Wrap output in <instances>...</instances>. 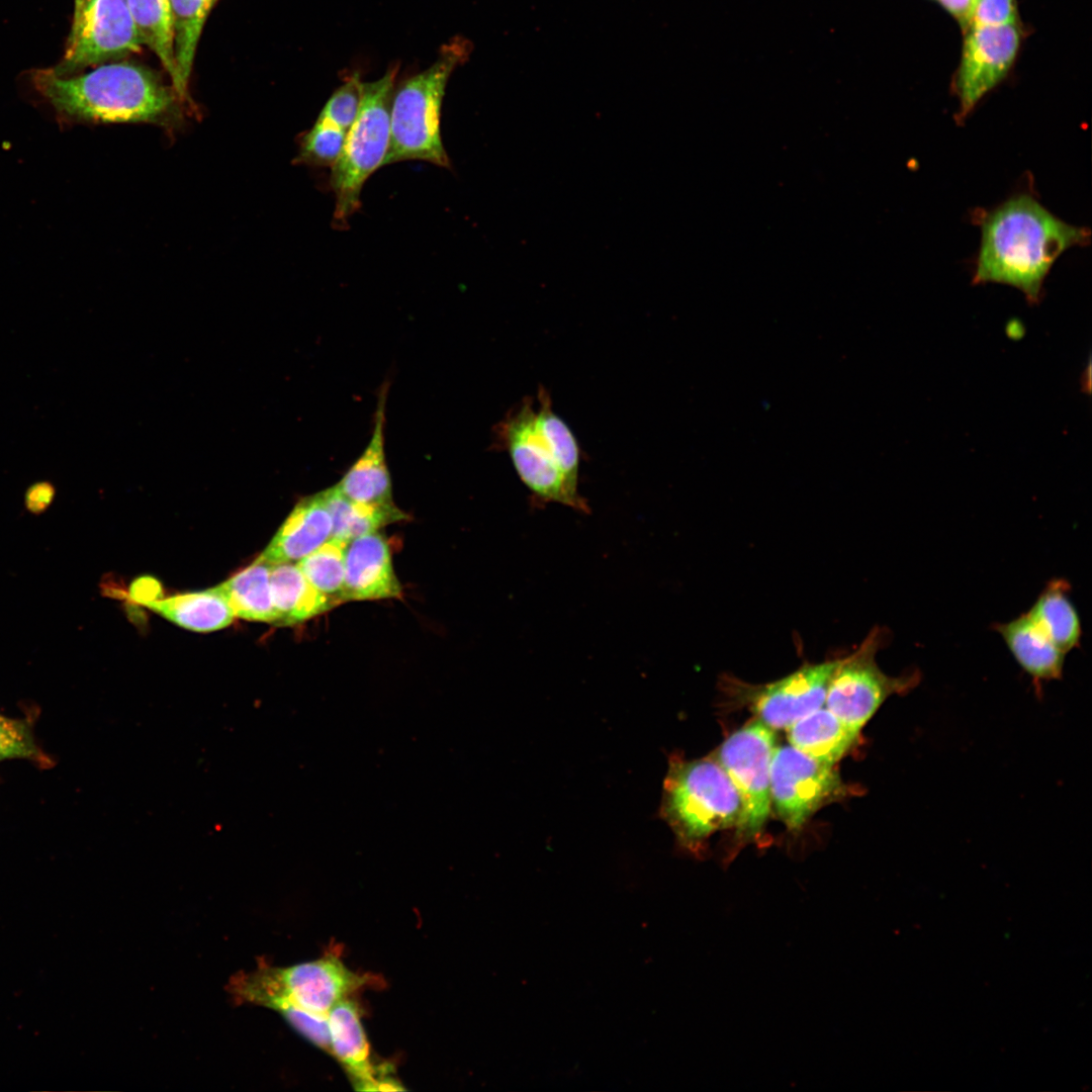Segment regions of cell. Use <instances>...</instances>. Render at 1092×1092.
<instances>
[{
  "instance_id": "cell-27",
  "label": "cell",
  "mask_w": 1092,
  "mask_h": 1092,
  "mask_svg": "<svg viewBox=\"0 0 1092 1092\" xmlns=\"http://www.w3.org/2000/svg\"><path fill=\"white\" fill-rule=\"evenodd\" d=\"M536 425L567 481L578 488L580 449L568 425L554 412L549 391H537Z\"/></svg>"
},
{
  "instance_id": "cell-12",
  "label": "cell",
  "mask_w": 1092,
  "mask_h": 1092,
  "mask_svg": "<svg viewBox=\"0 0 1092 1092\" xmlns=\"http://www.w3.org/2000/svg\"><path fill=\"white\" fill-rule=\"evenodd\" d=\"M770 801L779 817L796 830L827 801L842 793L839 776L792 745L775 747L769 768Z\"/></svg>"
},
{
  "instance_id": "cell-9",
  "label": "cell",
  "mask_w": 1092,
  "mask_h": 1092,
  "mask_svg": "<svg viewBox=\"0 0 1092 1092\" xmlns=\"http://www.w3.org/2000/svg\"><path fill=\"white\" fill-rule=\"evenodd\" d=\"M143 47L125 0H85L72 20L65 54L52 69L62 76L74 75L90 66L120 61Z\"/></svg>"
},
{
  "instance_id": "cell-21",
  "label": "cell",
  "mask_w": 1092,
  "mask_h": 1092,
  "mask_svg": "<svg viewBox=\"0 0 1092 1092\" xmlns=\"http://www.w3.org/2000/svg\"><path fill=\"white\" fill-rule=\"evenodd\" d=\"M1067 579L1050 580L1027 611L1042 632L1065 653L1078 648L1082 639L1079 613L1070 598Z\"/></svg>"
},
{
  "instance_id": "cell-25",
  "label": "cell",
  "mask_w": 1092,
  "mask_h": 1092,
  "mask_svg": "<svg viewBox=\"0 0 1092 1092\" xmlns=\"http://www.w3.org/2000/svg\"><path fill=\"white\" fill-rule=\"evenodd\" d=\"M321 493L331 515L332 538L346 543L407 518L394 504L368 505L352 502L336 485Z\"/></svg>"
},
{
  "instance_id": "cell-11",
  "label": "cell",
  "mask_w": 1092,
  "mask_h": 1092,
  "mask_svg": "<svg viewBox=\"0 0 1092 1092\" xmlns=\"http://www.w3.org/2000/svg\"><path fill=\"white\" fill-rule=\"evenodd\" d=\"M1021 39L1019 22L965 30L962 57L951 87L959 100L958 123H964L978 103L1006 78Z\"/></svg>"
},
{
  "instance_id": "cell-8",
  "label": "cell",
  "mask_w": 1092,
  "mask_h": 1092,
  "mask_svg": "<svg viewBox=\"0 0 1092 1092\" xmlns=\"http://www.w3.org/2000/svg\"><path fill=\"white\" fill-rule=\"evenodd\" d=\"M536 407L524 397L495 427L497 445L506 450L514 468L535 503H557L581 513H589L578 488L569 484L540 433Z\"/></svg>"
},
{
  "instance_id": "cell-3",
  "label": "cell",
  "mask_w": 1092,
  "mask_h": 1092,
  "mask_svg": "<svg viewBox=\"0 0 1092 1092\" xmlns=\"http://www.w3.org/2000/svg\"><path fill=\"white\" fill-rule=\"evenodd\" d=\"M660 817L681 849L698 854L716 831L738 825L739 795L730 778L712 757L687 760L672 754L663 781Z\"/></svg>"
},
{
  "instance_id": "cell-24",
  "label": "cell",
  "mask_w": 1092,
  "mask_h": 1092,
  "mask_svg": "<svg viewBox=\"0 0 1092 1092\" xmlns=\"http://www.w3.org/2000/svg\"><path fill=\"white\" fill-rule=\"evenodd\" d=\"M270 570V564L255 560L246 569L210 589L229 605L235 617L274 624Z\"/></svg>"
},
{
  "instance_id": "cell-31",
  "label": "cell",
  "mask_w": 1092,
  "mask_h": 1092,
  "mask_svg": "<svg viewBox=\"0 0 1092 1092\" xmlns=\"http://www.w3.org/2000/svg\"><path fill=\"white\" fill-rule=\"evenodd\" d=\"M39 755L29 726L22 720L0 714V761L13 758L39 759Z\"/></svg>"
},
{
  "instance_id": "cell-30",
  "label": "cell",
  "mask_w": 1092,
  "mask_h": 1092,
  "mask_svg": "<svg viewBox=\"0 0 1092 1092\" xmlns=\"http://www.w3.org/2000/svg\"><path fill=\"white\" fill-rule=\"evenodd\" d=\"M363 92L364 82L358 74H354L332 94L317 118L347 131L358 115Z\"/></svg>"
},
{
  "instance_id": "cell-13",
  "label": "cell",
  "mask_w": 1092,
  "mask_h": 1092,
  "mask_svg": "<svg viewBox=\"0 0 1092 1092\" xmlns=\"http://www.w3.org/2000/svg\"><path fill=\"white\" fill-rule=\"evenodd\" d=\"M838 661L806 663L791 674L761 686L730 680L748 698L758 720L771 729H788L824 706L828 685Z\"/></svg>"
},
{
  "instance_id": "cell-33",
  "label": "cell",
  "mask_w": 1092,
  "mask_h": 1092,
  "mask_svg": "<svg viewBox=\"0 0 1092 1092\" xmlns=\"http://www.w3.org/2000/svg\"><path fill=\"white\" fill-rule=\"evenodd\" d=\"M941 6L951 14L965 30L974 6L975 0H938Z\"/></svg>"
},
{
  "instance_id": "cell-10",
  "label": "cell",
  "mask_w": 1092,
  "mask_h": 1092,
  "mask_svg": "<svg viewBox=\"0 0 1092 1092\" xmlns=\"http://www.w3.org/2000/svg\"><path fill=\"white\" fill-rule=\"evenodd\" d=\"M775 734L760 720L733 732L721 745L718 761L733 783L741 802L739 831L757 834L770 810L769 768Z\"/></svg>"
},
{
  "instance_id": "cell-34",
  "label": "cell",
  "mask_w": 1092,
  "mask_h": 1092,
  "mask_svg": "<svg viewBox=\"0 0 1092 1092\" xmlns=\"http://www.w3.org/2000/svg\"><path fill=\"white\" fill-rule=\"evenodd\" d=\"M85 0H74L73 20L78 16Z\"/></svg>"
},
{
  "instance_id": "cell-2",
  "label": "cell",
  "mask_w": 1092,
  "mask_h": 1092,
  "mask_svg": "<svg viewBox=\"0 0 1092 1092\" xmlns=\"http://www.w3.org/2000/svg\"><path fill=\"white\" fill-rule=\"evenodd\" d=\"M30 81L61 127L77 123L171 124L177 121L182 103L159 75L128 62L106 63L69 76L52 68L36 69L30 73Z\"/></svg>"
},
{
  "instance_id": "cell-7",
  "label": "cell",
  "mask_w": 1092,
  "mask_h": 1092,
  "mask_svg": "<svg viewBox=\"0 0 1092 1092\" xmlns=\"http://www.w3.org/2000/svg\"><path fill=\"white\" fill-rule=\"evenodd\" d=\"M890 640L889 629L873 627L852 653L839 658L830 678L826 708L858 734L888 698L907 695L920 682L918 669L892 676L879 667L877 653Z\"/></svg>"
},
{
  "instance_id": "cell-5",
  "label": "cell",
  "mask_w": 1092,
  "mask_h": 1092,
  "mask_svg": "<svg viewBox=\"0 0 1092 1092\" xmlns=\"http://www.w3.org/2000/svg\"><path fill=\"white\" fill-rule=\"evenodd\" d=\"M368 978L349 970L334 954L290 967L258 963L252 971H241L229 981L228 991L237 1003L272 1008L292 1004L312 1014L327 1016L340 1001L364 986Z\"/></svg>"
},
{
  "instance_id": "cell-19",
  "label": "cell",
  "mask_w": 1092,
  "mask_h": 1092,
  "mask_svg": "<svg viewBox=\"0 0 1092 1092\" xmlns=\"http://www.w3.org/2000/svg\"><path fill=\"white\" fill-rule=\"evenodd\" d=\"M270 586L275 625L299 624L336 607L308 582L295 562L271 565Z\"/></svg>"
},
{
  "instance_id": "cell-17",
  "label": "cell",
  "mask_w": 1092,
  "mask_h": 1092,
  "mask_svg": "<svg viewBox=\"0 0 1092 1092\" xmlns=\"http://www.w3.org/2000/svg\"><path fill=\"white\" fill-rule=\"evenodd\" d=\"M387 384L379 393L373 432L360 457L336 486L349 499L368 505H391L392 486L384 450Z\"/></svg>"
},
{
  "instance_id": "cell-32",
  "label": "cell",
  "mask_w": 1092,
  "mask_h": 1092,
  "mask_svg": "<svg viewBox=\"0 0 1092 1092\" xmlns=\"http://www.w3.org/2000/svg\"><path fill=\"white\" fill-rule=\"evenodd\" d=\"M1018 22L1015 0H975L965 30L972 27L998 26Z\"/></svg>"
},
{
  "instance_id": "cell-23",
  "label": "cell",
  "mask_w": 1092,
  "mask_h": 1092,
  "mask_svg": "<svg viewBox=\"0 0 1092 1092\" xmlns=\"http://www.w3.org/2000/svg\"><path fill=\"white\" fill-rule=\"evenodd\" d=\"M143 606L167 620L196 632H211L229 626L235 617L229 605L210 588L202 592L153 599Z\"/></svg>"
},
{
  "instance_id": "cell-6",
  "label": "cell",
  "mask_w": 1092,
  "mask_h": 1092,
  "mask_svg": "<svg viewBox=\"0 0 1092 1092\" xmlns=\"http://www.w3.org/2000/svg\"><path fill=\"white\" fill-rule=\"evenodd\" d=\"M396 70L391 68L380 79L364 82L360 110L332 167L331 188L336 198L333 225L339 230L347 228L349 218L359 209L365 182L382 167L387 154Z\"/></svg>"
},
{
  "instance_id": "cell-26",
  "label": "cell",
  "mask_w": 1092,
  "mask_h": 1092,
  "mask_svg": "<svg viewBox=\"0 0 1092 1092\" xmlns=\"http://www.w3.org/2000/svg\"><path fill=\"white\" fill-rule=\"evenodd\" d=\"M144 46L158 58L171 86L177 79L173 23L169 0H125Z\"/></svg>"
},
{
  "instance_id": "cell-18",
  "label": "cell",
  "mask_w": 1092,
  "mask_h": 1092,
  "mask_svg": "<svg viewBox=\"0 0 1092 1092\" xmlns=\"http://www.w3.org/2000/svg\"><path fill=\"white\" fill-rule=\"evenodd\" d=\"M993 629L1001 636L1017 664L1033 680L1062 678L1067 653L1042 632L1027 612L1008 622L995 623Z\"/></svg>"
},
{
  "instance_id": "cell-16",
  "label": "cell",
  "mask_w": 1092,
  "mask_h": 1092,
  "mask_svg": "<svg viewBox=\"0 0 1092 1092\" xmlns=\"http://www.w3.org/2000/svg\"><path fill=\"white\" fill-rule=\"evenodd\" d=\"M329 510L317 492L301 498L256 559L270 565L296 562L332 538Z\"/></svg>"
},
{
  "instance_id": "cell-14",
  "label": "cell",
  "mask_w": 1092,
  "mask_h": 1092,
  "mask_svg": "<svg viewBox=\"0 0 1092 1092\" xmlns=\"http://www.w3.org/2000/svg\"><path fill=\"white\" fill-rule=\"evenodd\" d=\"M331 1055L346 1071L354 1088L359 1091L403 1090L383 1069L371 1062L369 1043L361 1023L359 1009L346 998L337 1003L327 1015Z\"/></svg>"
},
{
  "instance_id": "cell-4",
  "label": "cell",
  "mask_w": 1092,
  "mask_h": 1092,
  "mask_svg": "<svg viewBox=\"0 0 1092 1092\" xmlns=\"http://www.w3.org/2000/svg\"><path fill=\"white\" fill-rule=\"evenodd\" d=\"M469 52L467 40H451L431 67L394 89L389 147L382 166L419 160L451 168L441 136V109L448 80Z\"/></svg>"
},
{
  "instance_id": "cell-15",
  "label": "cell",
  "mask_w": 1092,
  "mask_h": 1092,
  "mask_svg": "<svg viewBox=\"0 0 1092 1092\" xmlns=\"http://www.w3.org/2000/svg\"><path fill=\"white\" fill-rule=\"evenodd\" d=\"M401 597L402 587L393 569L386 537L374 532L349 541L345 551V602Z\"/></svg>"
},
{
  "instance_id": "cell-20",
  "label": "cell",
  "mask_w": 1092,
  "mask_h": 1092,
  "mask_svg": "<svg viewBox=\"0 0 1092 1092\" xmlns=\"http://www.w3.org/2000/svg\"><path fill=\"white\" fill-rule=\"evenodd\" d=\"M787 730L792 746L831 766L847 752L859 735L824 706L801 718Z\"/></svg>"
},
{
  "instance_id": "cell-22",
  "label": "cell",
  "mask_w": 1092,
  "mask_h": 1092,
  "mask_svg": "<svg viewBox=\"0 0 1092 1092\" xmlns=\"http://www.w3.org/2000/svg\"><path fill=\"white\" fill-rule=\"evenodd\" d=\"M218 0H169L173 23L177 79L173 87L182 103L190 100L189 82L206 20Z\"/></svg>"
},
{
  "instance_id": "cell-1",
  "label": "cell",
  "mask_w": 1092,
  "mask_h": 1092,
  "mask_svg": "<svg viewBox=\"0 0 1092 1092\" xmlns=\"http://www.w3.org/2000/svg\"><path fill=\"white\" fill-rule=\"evenodd\" d=\"M981 232L973 283H1001L1019 289L1029 302L1060 256L1090 244L1088 228L1070 224L1050 211L1033 192L1022 190L992 208H976Z\"/></svg>"
},
{
  "instance_id": "cell-29",
  "label": "cell",
  "mask_w": 1092,
  "mask_h": 1092,
  "mask_svg": "<svg viewBox=\"0 0 1092 1092\" xmlns=\"http://www.w3.org/2000/svg\"><path fill=\"white\" fill-rule=\"evenodd\" d=\"M346 130L317 118L300 139L295 163L312 167H333L343 149Z\"/></svg>"
},
{
  "instance_id": "cell-28",
  "label": "cell",
  "mask_w": 1092,
  "mask_h": 1092,
  "mask_svg": "<svg viewBox=\"0 0 1092 1092\" xmlns=\"http://www.w3.org/2000/svg\"><path fill=\"white\" fill-rule=\"evenodd\" d=\"M346 546V542L331 538L295 562L308 582L336 607L345 603Z\"/></svg>"
}]
</instances>
